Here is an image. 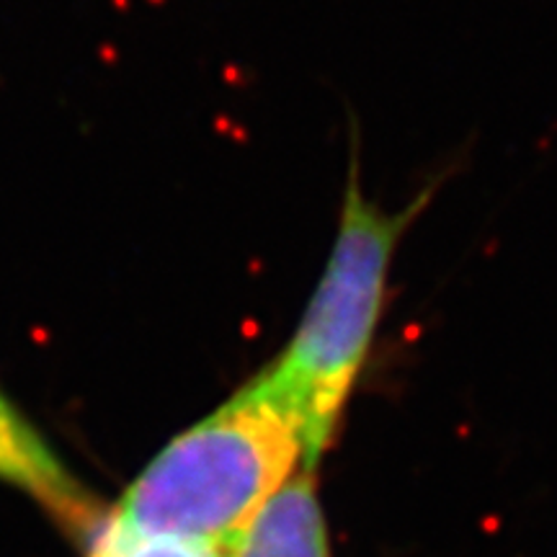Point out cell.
<instances>
[{
    "label": "cell",
    "instance_id": "cell-5",
    "mask_svg": "<svg viewBox=\"0 0 557 557\" xmlns=\"http://www.w3.org/2000/svg\"><path fill=\"white\" fill-rule=\"evenodd\" d=\"M88 557H227L220 549L197 542L169 537H124L114 529L101 527Z\"/></svg>",
    "mask_w": 557,
    "mask_h": 557
},
{
    "label": "cell",
    "instance_id": "cell-4",
    "mask_svg": "<svg viewBox=\"0 0 557 557\" xmlns=\"http://www.w3.org/2000/svg\"><path fill=\"white\" fill-rule=\"evenodd\" d=\"M230 557H331L312 468H302L259 508Z\"/></svg>",
    "mask_w": 557,
    "mask_h": 557
},
{
    "label": "cell",
    "instance_id": "cell-2",
    "mask_svg": "<svg viewBox=\"0 0 557 557\" xmlns=\"http://www.w3.org/2000/svg\"><path fill=\"white\" fill-rule=\"evenodd\" d=\"M431 189L398 212L364 197L357 143L351 148L336 240L308 310L284 354L256 382L299 423L305 465L329 449L333 431L369 357L385 310L389 269Z\"/></svg>",
    "mask_w": 557,
    "mask_h": 557
},
{
    "label": "cell",
    "instance_id": "cell-1",
    "mask_svg": "<svg viewBox=\"0 0 557 557\" xmlns=\"http://www.w3.org/2000/svg\"><path fill=\"white\" fill-rule=\"evenodd\" d=\"M302 459L299 423L250 382L145 468L109 521L124 537L197 542L230 557L259 508Z\"/></svg>",
    "mask_w": 557,
    "mask_h": 557
},
{
    "label": "cell",
    "instance_id": "cell-3",
    "mask_svg": "<svg viewBox=\"0 0 557 557\" xmlns=\"http://www.w3.org/2000/svg\"><path fill=\"white\" fill-rule=\"evenodd\" d=\"M0 480L21 487L70 534L94 537L103 527L101 508L62 468L45 438L0 393Z\"/></svg>",
    "mask_w": 557,
    "mask_h": 557
}]
</instances>
